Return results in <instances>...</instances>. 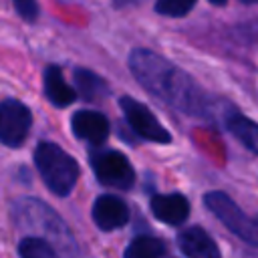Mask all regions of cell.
I'll list each match as a JSON object with an SVG mask.
<instances>
[{
  "label": "cell",
  "instance_id": "16",
  "mask_svg": "<svg viewBox=\"0 0 258 258\" xmlns=\"http://www.w3.org/2000/svg\"><path fill=\"white\" fill-rule=\"evenodd\" d=\"M20 258H56V252L50 242H46L42 236H30L24 238L18 246Z\"/></svg>",
  "mask_w": 258,
  "mask_h": 258
},
{
  "label": "cell",
  "instance_id": "18",
  "mask_svg": "<svg viewBox=\"0 0 258 258\" xmlns=\"http://www.w3.org/2000/svg\"><path fill=\"white\" fill-rule=\"evenodd\" d=\"M14 6H16L18 14H20L24 20H34L36 14H38L36 0H14Z\"/></svg>",
  "mask_w": 258,
  "mask_h": 258
},
{
  "label": "cell",
  "instance_id": "17",
  "mask_svg": "<svg viewBox=\"0 0 258 258\" xmlns=\"http://www.w3.org/2000/svg\"><path fill=\"white\" fill-rule=\"evenodd\" d=\"M196 0H157L155 10L163 16H183L194 8Z\"/></svg>",
  "mask_w": 258,
  "mask_h": 258
},
{
  "label": "cell",
  "instance_id": "2",
  "mask_svg": "<svg viewBox=\"0 0 258 258\" xmlns=\"http://www.w3.org/2000/svg\"><path fill=\"white\" fill-rule=\"evenodd\" d=\"M34 163L50 191L56 196L71 194L79 179V165L64 149H60L56 143L42 141L34 149Z\"/></svg>",
  "mask_w": 258,
  "mask_h": 258
},
{
  "label": "cell",
  "instance_id": "4",
  "mask_svg": "<svg viewBox=\"0 0 258 258\" xmlns=\"http://www.w3.org/2000/svg\"><path fill=\"white\" fill-rule=\"evenodd\" d=\"M91 167L103 185L129 189L135 181V171L127 157L115 149H103L91 155Z\"/></svg>",
  "mask_w": 258,
  "mask_h": 258
},
{
  "label": "cell",
  "instance_id": "10",
  "mask_svg": "<svg viewBox=\"0 0 258 258\" xmlns=\"http://www.w3.org/2000/svg\"><path fill=\"white\" fill-rule=\"evenodd\" d=\"M177 246L187 258H220V248L214 238L200 226H191L179 232Z\"/></svg>",
  "mask_w": 258,
  "mask_h": 258
},
{
  "label": "cell",
  "instance_id": "3",
  "mask_svg": "<svg viewBox=\"0 0 258 258\" xmlns=\"http://www.w3.org/2000/svg\"><path fill=\"white\" fill-rule=\"evenodd\" d=\"M204 204L232 234H236L252 246H258V220L246 216L228 194L208 191L204 196Z\"/></svg>",
  "mask_w": 258,
  "mask_h": 258
},
{
  "label": "cell",
  "instance_id": "5",
  "mask_svg": "<svg viewBox=\"0 0 258 258\" xmlns=\"http://www.w3.org/2000/svg\"><path fill=\"white\" fill-rule=\"evenodd\" d=\"M32 115L26 105L16 99L0 103V141L8 147H18L30 131Z\"/></svg>",
  "mask_w": 258,
  "mask_h": 258
},
{
  "label": "cell",
  "instance_id": "12",
  "mask_svg": "<svg viewBox=\"0 0 258 258\" xmlns=\"http://www.w3.org/2000/svg\"><path fill=\"white\" fill-rule=\"evenodd\" d=\"M224 125L248 151L258 153V123L236 111H230L224 115Z\"/></svg>",
  "mask_w": 258,
  "mask_h": 258
},
{
  "label": "cell",
  "instance_id": "13",
  "mask_svg": "<svg viewBox=\"0 0 258 258\" xmlns=\"http://www.w3.org/2000/svg\"><path fill=\"white\" fill-rule=\"evenodd\" d=\"M44 93H46L48 101L56 107H67L77 99L75 89L67 85L58 67H48L44 71Z\"/></svg>",
  "mask_w": 258,
  "mask_h": 258
},
{
  "label": "cell",
  "instance_id": "20",
  "mask_svg": "<svg viewBox=\"0 0 258 258\" xmlns=\"http://www.w3.org/2000/svg\"><path fill=\"white\" fill-rule=\"evenodd\" d=\"M210 2H214V4H218V6H220V4H226V0H210Z\"/></svg>",
  "mask_w": 258,
  "mask_h": 258
},
{
  "label": "cell",
  "instance_id": "15",
  "mask_svg": "<svg viewBox=\"0 0 258 258\" xmlns=\"http://www.w3.org/2000/svg\"><path fill=\"white\" fill-rule=\"evenodd\" d=\"M75 83H77V89H79L81 97L87 99V101L103 99V97L109 93L105 81H103L101 77H97L95 73L85 71V69H79V71L75 73Z\"/></svg>",
  "mask_w": 258,
  "mask_h": 258
},
{
  "label": "cell",
  "instance_id": "14",
  "mask_svg": "<svg viewBox=\"0 0 258 258\" xmlns=\"http://www.w3.org/2000/svg\"><path fill=\"white\" fill-rule=\"evenodd\" d=\"M165 244L155 236H137L125 248L123 258H163Z\"/></svg>",
  "mask_w": 258,
  "mask_h": 258
},
{
  "label": "cell",
  "instance_id": "21",
  "mask_svg": "<svg viewBox=\"0 0 258 258\" xmlns=\"http://www.w3.org/2000/svg\"><path fill=\"white\" fill-rule=\"evenodd\" d=\"M242 2H246V4H254V2H258V0H242Z\"/></svg>",
  "mask_w": 258,
  "mask_h": 258
},
{
  "label": "cell",
  "instance_id": "9",
  "mask_svg": "<svg viewBox=\"0 0 258 258\" xmlns=\"http://www.w3.org/2000/svg\"><path fill=\"white\" fill-rule=\"evenodd\" d=\"M71 127L79 139L89 141L91 145H101L109 137V119L97 111H77L71 119Z\"/></svg>",
  "mask_w": 258,
  "mask_h": 258
},
{
  "label": "cell",
  "instance_id": "8",
  "mask_svg": "<svg viewBox=\"0 0 258 258\" xmlns=\"http://www.w3.org/2000/svg\"><path fill=\"white\" fill-rule=\"evenodd\" d=\"M93 222L105 232L119 230L129 222V208L113 194L99 196L93 204Z\"/></svg>",
  "mask_w": 258,
  "mask_h": 258
},
{
  "label": "cell",
  "instance_id": "7",
  "mask_svg": "<svg viewBox=\"0 0 258 258\" xmlns=\"http://www.w3.org/2000/svg\"><path fill=\"white\" fill-rule=\"evenodd\" d=\"M32 218L26 216L28 224H38V228L42 230V234H48L62 250H75V244H73V236L69 234L67 226L60 222V218L56 214L50 212L48 206L40 204V202H26V208H24Z\"/></svg>",
  "mask_w": 258,
  "mask_h": 258
},
{
  "label": "cell",
  "instance_id": "11",
  "mask_svg": "<svg viewBox=\"0 0 258 258\" xmlns=\"http://www.w3.org/2000/svg\"><path fill=\"white\" fill-rule=\"evenodd\" d=\"M153 216L169 226H181L189 216V202L181 194H157L151 198Z\"/></svg>",
  "mask_w": 258,
  "mask_h": 258
},
{
  "label": "cell",
  "instance_id": "19",
  "mask_svg": "<svg viewBox=\"0 0 258 258\" xmlns=\"http://www.w3.org/2000/svg\"><path fill=\"white\" fill-rule=\"evenodd\" d=\"M117 8H125V6H135V4H141L143 0H113Z\"/></svg>",
  "mask_w": 258,
  "mask_h": 258
},
{
  "label": "cell",
  "instance_id": "1",
  "mask_svg": "<svg viewBox=\"0 0 258 258\" xmlns=\"http://www.w3.org/2000/svg\"><path fill=\"white\" fill-rule=\"evenodd\" d=\"M129 67L133 77L151 95H155L169 107L198 117L214 115L212 101L194 83V79L157 52L147 48H135L129 54Z\"/></svg>",
  "mask_w": 258,
  "mask_h": 258
},
{
  "label": "cell",
  "instance_id": "6",
  "mask_svg": "<svg viewBox=\"0 0 258 258\" xmlns=\"http://www.w3.org/2000/svg\"><path fill=\"white\" fill-rule=\"evenodd\" d=\"M119 105L123 109L127 123L131 125V129L139 137H143L147 141H155V143H169L171 141V135L167 133V129L155 119V115L143 103H139L131 97H121Z\"/></svg>",
  "mask_w": 258,
  "mask_h": 258
}]
</instances>
